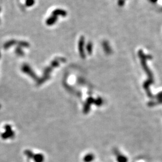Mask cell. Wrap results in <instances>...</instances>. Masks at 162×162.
Here are the masks:
<instances>
[{
	"label": "cell",
	"instance_id": "obj_1",
	"mask_svg": "<svg viewBox=\"0 0 162 162\" xmlns=\"http://www.w3.org/2000/svg\"><path fill=\"white\" fill-rule=\"evenodd\" d=\"M52 14L53 15L58 17V15H61L62 17H66L67 15V12L63 10H61V9H57L54 10Z\"/></svg>",
	"mask_w": 162,
	"mask_h": 162
},
{
	"label": "cell",
	"instance_id": "obj_5",
	"mask_svg": "<svg viewBox=\"0 0 162 162\" xmlns=\"http://www.w3.org/2000/svg\"><path fill=\"white\" fill-rule=\"evenodd\" d=\"M125 3L124 0H119L118 1V5L121 7H122Z\"/></svg>",
	"mask_w": 162,
	"mask_h": 162
},
{
	"label": "cell",
	"instance_id": "obj_2",
	"mask_svg": "<svg viewBox=\"0 0 162 162\" xmlns=\"http://www.w3.org/2000/svg\"><path fill=\"white\" fill-rule=\"evenodd\" d=\"M58 20V17L55 15H52L46 21V23L48 25H52L55 23Z\"/></svg>",
	"mask_w": 162,
	"mask_h": 162
},
{
	"label": "cell",
	"instance_id": "obj_3",
	"mask_svg": "<svg viewBox=\"0 0 162 162\" xmlns=\"http://www.w3.org/2000/svg\"><path fill=\"white\" fill-rule=\"evenodd\" d=\"M33 160L34 162H43V157L41 154L35 155L33 156Z\"/></svg>",
	"mask_w": 162,
	"mask_h": 162
},
{
	"label": "cell",
	"instance_id": "obj_6",
	"mask_svg": "<svg viewBox=\"0 0 162 162\" xmlns=\"http://www.w3.org/2000/svg\"><path fill=\"white\" fill-rule=\"evenodd\" d=\"M158 1V0H150V1L153 3H155L157 2V1Z\"/></svg>",
	"mask_w": 162,
	"mask_h": 162
},
{
	"label": "cell",
	"instance_id": "obj_4",
	"mask_svg": "<svg viewBox=\"0 0 162 162\" xmlns=\"http://www.w3.org/2000/svg\"><path fill=\"white\" fill-rule=\"evenodd\" d=\"M34 3V0H26V6L28 7L32 6Z\"/></svg>",
	"mask_w": 162,
	"mask_h": 162
}]
</instances>
